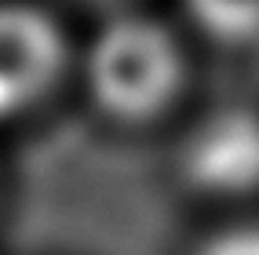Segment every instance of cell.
<instances>
[{"label":"cell","instance_id":"1","mask_svg":"<svg viewBox=\"0 0 259 255\" xmlns=\"http://www.w3.org/2000/svg\"><path fill=\"white\" fill-rule=\"evenodd\" d=\"M204 51L168 11L113 8L77 33L70 106L120 142H164L204 98Z\"/></svg>","mask_w":259,"mask_h":255},{"label":"cell","instance_id":"2","mask_svg":"<svg viewBox=\"0 0 259 255\" xmlns=\"http://www.w3.org/2000/svg\"><path fill=\"white\" fill-rule=\"evenodd\" d=\"M164 142L168 182L197 219L259 208V102L201 98Z\"/></svg>","mask_w":259,"mask_h":255},{"label":"cell","instance_id":"3","mask_svg":"<svg viewBox=\"0 0 259 255\" xmlns=\"http://www.w3.org/2000/svg\"><path fill=\"white\" fill-rule=\"evenodd\" d=\"M73 59L77 29L51 0H0V139L70 106Z\"/></svg>","mask_w":259,"mask_h":255},{"label":"cell","instance_id":"4","mask_svg":"<svg viewBox=\"0 0 259 255\" xmlns=\"http://www.w3.org/2000/svg\"><path fill=\"white\" fill-rule=\"evenodd\" d=\"M176 19L201 51L259 55V0H179Z\"/></svg>","mask_w":259,"mask_h":255},{"label":"cell","instance_id":"5","mask_svg":"<svg viewBox=\"0 0 259 255\" xmlns=\"http://www.w3.org/2000/svg\"><path fill=\"white\" fill-rule=\"evenodd\" d=\"M179 255H259V208L197 219Z\"/></svg>","mask_w":259,"mask_h":255},{"label":"cell","instance_id":"6","mask_svg":"<svg viewBox=\"0 0 259 255\" xmlns=\"http://www.w3.org/2000/svg\"><path fill=\"white\" fill-rule=\"evenodd\" d=\"M80 4H88L95 15L102 11H113V8H128V4H146V0H80Z\"/></svg>","mask_w":259,"mask_h":255}]
</instances>
